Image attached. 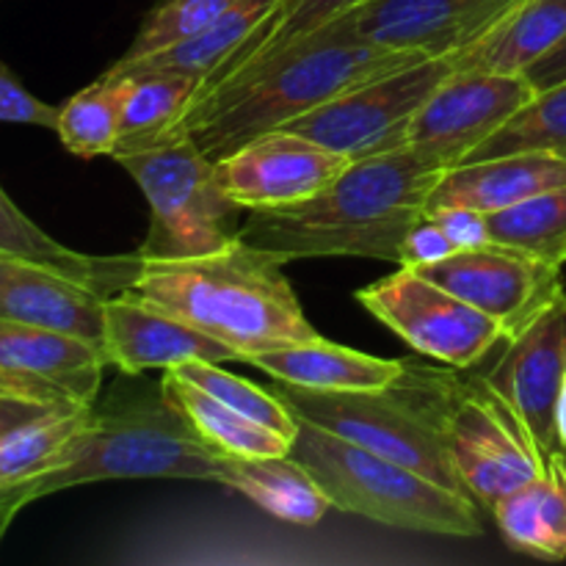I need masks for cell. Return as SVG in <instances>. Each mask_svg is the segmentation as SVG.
I'll use <instances>...</instances> for the list:
<instances>
[{
  "label": "cell",
  "instance_id": "1",
  "mask_svg": "<svg viewBox=\"0 0 566 566\" xmlns=\"http://www.w3.org/2000/svg\"><path fill=\"white\" fill-rule=\"evenodd\" d=\"M451 169L418 147L352 160L315 197L254 208L238 235L282 263L307 258H365L401 263L407 232L426 216L431 191Z\"/></svg>",
  "mask_w": 566,
  "mask_h": 566
},
{
  "label": "cell",
  "instance_id": "2",
  "mask_svg": "<svg viewBox=\"0 0 566 566\" xmlns=\"http://www.w3.org/2000/svg\"><path fill=\"white\" fill-rule=\"evenodd\" d=\"M423 59L431 55L363 42L329 22L221 83L216 92L182 111L166 136L182 133L210 160H219L260 133L291 125L359 83L376 81Z\"/></svg>",
  "mask_w": 566,
  "mask_h": 566
},
{
  "label": "cell",
  "instance_id": "3",
  "mask_svg": "<svg viewBox=\"0 0 566 566\" xmlns=\"http://www.w3.org/2000/svg\"><path fill=\"white\" fill-rule=\"evenodd\" d=\"M282 265L238 235L197 258H142L130 293L227 343L247 363L252 354L318 337Z\"/></svg>",
  "mask_w": 566,
  "mask_h": 566
},
{
  "label": "cell",
  "instance_id": "4",
  "mask_svg": "<svg viewBox=\"0 0 566 566\" xmlns=\"http://www.w3.org/2000/svg\"><path fill=\"white\" fill-rule=\"evenodd\" d=\"M390 392L440 437L464 492L484 512L545 470L547 457L525 420L475 368L407 359Z\"/></svg>",
  "mask_w": 566,
  "mask_h": 566
},
{
  "label": "cell",
  "instance_id": "5",
  "mask_svg": "<svg viewBox=\"0 0 566 566\" xmlns=\"http://www.w3.org/2000/svg\"><path fill=\"white\" fill-rule=\"evenodd\" d=\"M221 453L199 437L186 415L158 396H114L75 437L64 464L33 479L36 501L97 481H216Z\"/></svg>",
  "mask_w": 566,
  "mask_h": 566
},
{
  "label": "cell",
  "instance_id": "6",
  "mask_svg": "<svg viewBox=\"0 0 566 566\" xmlns=\"http://www.w3.org/2000/svg\"><path fill=\"white\" fill-rule=\"evenodd\" d=\"M291 457L313 473L332 509L390 528L437 536H481L479 503L437 484L401 462L354 446L321 426L298 420Z\"/></svg>",
  "mask_w": 566,
  "mask_h": 566
},
{
  "label": "cell",
  "instance_id": "7",
  "mask_svg": "<svg viewBox=\"0 0 566 566\" xmlns=\"http://www.w3.org/2000/svg\"><path fill=\"white\" fill-rule=\"evenodd\" d=\"M149 205V230L136 249L144 260H177L216 252L235 241L241 205L216 180V166L182 133L114 155Z\"/></svg>",
  "mask_w": 566,
  "mask_h": 566
},
{
  "label": "cell",
  "instance_id": "8",
  "mask_svg": "<svg viewBox=\"0 0 566 566\" xmlns=\"http://www.w3.org/2000/svg\"><path fill=\"white\" fill-rule=\"evenodd\" d=\"M457 72L453 55L415 61L403 70L359 83L329 103L298 116L285 130L313 138L321 147L348 160L407 147L409 122L446 77Z\"/></svg>",
  "mask_w": 566,
  "mask_h": 566
},
{
  "label": "cell",
  "instance_id": "9",
  "mask_svg": "<svg viewBox=\"0 0 566 566\" xmlns=\"http://www.w3.org/2000/svg\"><path fill=\"white\" fill-rule=\"evenodd\" d=\"M357 302L412 352L451 368H479L506 340L490 315L403 265L357 291Z\"/></svg>",
  "mask_w": 566,
  "mask_h": 566
},
{
  "label": "cell",
  "instance_id": "10",
  "mask_svg": "<svg viewBox=\"0 0 566 566\" xmlns=\"http://www.w3.org/2000/svg\"><path fill=\"white\" fill-rule=\"evenodd\" d=\"M276 396L298 420L321 426L354 446L401 462L437 484L468 495L442 448L440 437L403 407L390 390L381 392H315L276 381ZM470 497V495H468Z\"/></svg>",
  "mask_w": 566,
  "mask_h": 566
},
{
  "label": "cell",
  "instance_id": "11",
  "mask_svg": "<svg viewBox=\"0 0 566 566\" xmlns=\"http://www.w3.org/2000/svg\"><path fill=\"white\" fill-rule=\"evenodd\" d=\"M415 271L490 315L506 340L517 337L566 293L558 265L492 241Z\"/></svg>",
  "mask_w": 566,
  "mask_h": 566
},
{
  "label": "cell",
  "instance_id": "12",
  "mask_svg": "<svg viewBox=\"0 0 566 566\" xmlns=\"http://www.w3.org/2000/svg\"><path fill=\"white\" fill-rule=\"evenodd\" d=\"M536 97L525 75L457 70L409 122L407 144L459 166Z\"/></svg>",
  "mask_w": 566,
  "mask_h": 566
},
{
  "label": "cell",
  "instance_id": "13",
  "mask_svg": "<svg viewBox=\"0 0 566 566\" xmlns=\"http://www.w3.org/2000/svg\"><path fill=\"white\" fill-rule=\"evenodd\" d=\"M352 160L276 127L213 160L216 180L243 210L296 205L324 191Z\"/></svg>",
  "mask_w": 566,
  "mask_h": 566
},
{
  "label": "cell",
  "instance_id": "14",
  "mask_svg": "<svg viewBox=\"0 0 566 566\" xmlns=\"http://www.w3.org/2000/svg\"><path fill=\"white\" fill-rule=\"evenodd\" d=\"M523 0H368L332 25L392 50L457 55L490 33Z\"/></svg>",
  "mask_w": 566,
  "mask_h": 566
},
{
  "label": "cell",
  "instance_id": "15",
  "mask_svg": "<svg viewBox=\"0 0 566 566\" xmlns=\"http://www.w3.org/2000/svg\"><path fill=\"white\" fill-rule=\"evenodd\" d=\"M97 346L42 326L0 318V392L59 407H92L103 370Z\"/></svg>",
  "mask_w": 566,
  "mask_h": 566
},
{
  "label": "cell",
  "instance_id": "16",
  "mask_svg": "<svg viewBox=\"0 0 566 566\" xmlns=\"http://www.w3.org/2000/svg\"><path fill=\"white\" fill-rule=\"evenodd\" d=\"M490 385L525 420L545 457L558 451V398L566 379V293L517 337L503 340Z\"/></svg>",
  "mask_w": 566,
  "mask_h": 566
},
{
  "label": "cell",
  "instance_id": "17",
  "mask_svg": "<svg viewBox=\"0 0 566 566\" xmlns=\"http://www.w3.org/2000/svg\"><path fill=\"white\" fill-rule=\"evenodd\" d=\"M105 363L125 376L171 370L186 363H235L238 352L205 335L177 315L133 296L130 291L105 298Z\"/></svg>",
  "mask_w": 566,
  "mask_h": 566
},
{
  "label": "cell",
  "instance_id": "18",
  "mask_svg": "<svg viewBox=\"0 0 566 566\" xmlns=\"http://www.w3.org/2000/svg\"><path fill=\"white\" fill-rule=\"evenodd\" d=\"M566 186V158L545 149L497 155V158L459 164L442 175L431 191L426 213L437 208H473L497 213L534 193Z\"/></svg>",
  "mask_w": 566,
  "mask_h": 566
},
{
  "label": "cell",
  "instance_id": "19",
  "mask_svg": "<svg viewBox=\"0 0 566 566\" xmlns=\"http://www.w3.org/2000/svg\"><path fill=\"white\" fill-rule=\"evenodd\" d=\"M0 318L77 337L103 352L105 296L86 282L44 263H31L0 287Z\"/></svg>",
  "mask_w": 566,
  "mask_h": 566
},
{
  "label": "cell",
  "instance_id": "20",
  "mask_svg": "<svg viewBox=\"0 0 566 566\" xmlns=\"http://www.w3.org/2000/svg\"><path fill=\"white\" fill-rule=\"evenodd\" d=\"M247 363L269 374L274 381L315 392L390 390L392 381L407 368V359H385L354 352L348 346L324 340L321 335L313 340L252 354Z\"/></svg>",
  "mask_w": 566,
  "mask_h": 566
},
{
  "label": "cell",
  "instance_id": "21",
  "mask_svg": "<svg viewBox=\"0 0 566 566\" xmlns=\"http://www.w3.org/2000/svg\"><path fill=\"white\" fill-rule=\"evenodd\" d=\"M509 551L539 562L566 558V451L547 457L545 470L492 506Z\"/></svg>",
  "mask_w": 566,
  "mask_h": 566
},
{
  "label": "cell",
  "instance_id": "22",
  "mask_svg": "<svg viewBox=\"0 0 566 566\" xmlns=\"http://www.w3.org/2000/svg\"><path fill=\"white\" fill-rule=\"evenodd\" d=\"M216 484L241 492L280 523L315 525L332 509L329 495L321 490L307 468L291 453L282 457H224L221 453Z\"/></svg>",
  "mask_w": 566,
  "mask_h": 566
},
{
  "label": "cell",
  "instance_id": "23",
  "mask_svg": "<svg viewBox=\"0 0 566 566\" xmlns=\"http://www.w3.org/2000/svg\"><path fill=\"white\" fill-rule=\"evenodd\" d=\"M566 39V0H523L490 33L453 55L457 70L525 75Z\"/></svg>",
  "mask_w": 566,
  "mask_h": 566
},
{
  "label": "cell",
  "instance_id": "24",
  "mask_svg": "<svg viewBox=\"0 0 566 566\" xmlns=\"http://www.w3.org/2000/svg\"><path fill=\"white\" fill-rule=\"evenodd\" d=\"M0 252L20 254V258L36 260V263L53 265L75 280L86 282L105 298L116 293L130 291L142 271V254H81L66 249L64 243L53 241L44 230H39L20 208L9 199V193L0 186Z\"/></svg>",
  "mask_w": 566,
  "mask_h": 566
},
{
  "label": "cell",
  "instance_id": "25",
  "mask_svg": "<svg viewBox=\"0 0 566 566\" xmlns=\"http://www.w3.org/2000/svg\"><path fill=\"white\" fill-rule=\"evenodd\" d=\"M280 3L282 0H238L205 31L193 33V36L182 39V42L160 50V53L147 55V59L130 61V64H111L103 75L125 77L147 70H169L205 81L227 59H232V53L280 9Z\"/></svg>",
  "mask_w": 566,
  "mask_h": 566
},
{
  "label": "cell",
  "instance_id": "26",
  "mask_svg": "<svg viewBox=\"0 0 566 566\" xmlns=\"http://www.w3.org/2000/svg\"><path fill=\"white\" fill-rule=\"evenodd\" d=\"M160 390H164L166 401L171 407H177L186 415V420L199 431V437L219 453H224V457L249 459L291 453V440L287 437L276 434L269 426L254 423V420L238 415L235 409L224 407L210 392H205L202 387L188 381L177 370H164Z\"/></svg>",
  "mask_w": 566,
  "mask_h": 566
},
{
  "label": "cell",
  "instance_id": "27",
  "mask_svg": "<svg viewBox=\"0 0 566 566\" xmlns=\"http://www.w3.org/2000/svg\"><path fill=\"white\" fill-rule=\"evenodd\" d=\"M368 0H282L280 9L241 44V48L232 53V59H227L213 75H208L205 81L197 83L193 88V97L186 108H191L193 103H199L202 97H208L210 92L227 83L230 77L241 75V72L252 70L260 61L271 59L274 53H280L282 48H287L291 42L310 36V33L321 31L329 22L340 20L348 11L359 9Z\"/></svg>",
  "mask_w": 566,
  "mask_h": 566
},
{
  "label": "cell",
  "instance_id": "28",
  "mask_svg": "<svg viewBox=\"0 0 566 566\" xmlns=\"http://www.w3.org/2000/svg\"><path fill=\"white\" fill-rule=\"evenodd\" d=\"M197 83V77L169 70L122 77V133L111 158L164 138L191 103Z\"/></svg>",
  "mask_w": 566,
  "mask_h": 566
},
{
  "label": "cell",
  "instance_id": "29",
  "mask_svg": "<svg viewBox=\"0 0 566 566\" xmlns=\"http://www.w3.org/2000/svg\"><path fill=\"white\" fill-rule=\"evenodd\" d=\"M92 420V407H66L22 426L0 442V486L33 481L61 468L72 442Z\"/></svg>",
  "mask_w": 566,
  "mask_h": 566
},
{
  "label": "cell",
  "instance_id": "30",
  "mask_svg": "<svg viewBox=\"0 0 566 566\" xmlns=\"http://www.w3.org/2000/svg\"><path fill=\"white\" fill-rule=\"evenodd\" d=\"M486 219L492 243L520 249L558 269L566 263V186L534 193Z\"/></svg>",
  "mask_w": 566,
  "mask_h": 566
},
{
  "label": "cell",
  "instance_id": "31",
  "mask_svg": "<svg viewBox=\"0 0 566 566\" xmlns=\"http://www.w3.org/2000/svg\"><path fill=\"white\" fill-rule=\"evenodd\" d=\"M61 144L77 158L111 155L122 133V77H105L66 99L55 122Z\"/></svg>",
  "mask_w": 566,
  "mask_h": 566
},
{
  "label": "cell",
  "instance_id": "32",
  "mask_svg": "<svg viewBox=\"0 0 566 566\" xmlns=\"http://www.w3.org/2000/svg\"><path fill=\"white\" fill-rule=\"evenodd\" d=\"M545 149L566 158V81L536 92L523 111L512 116L492 138L475 147L462 164L497 158V155Z\"/></svg>",
  "mask_w": 566,
  "mask_h": 566
},
{
  "label": "cell",
  "instance_id": "33",
  "mask_svg": "<svg viewBox=\"0 0 566 566\" xmlns=\"http://www.w3.org/2000/svg\"><path fill=\"white\" fill-rule=\"evenodd\" d=\"M177 370L180 376H186L188 381H193L197 387H202L205 392L221 401L224 407L235 409L243 418L254 420L260 426H269L276 434L287 437L293 442L298 431V418L287 409V403L282 401L276 392H269L265 387L254 385V381L241 379V376L230 374V370L219 368V363H186Z\"/></svg>",
  "mask_w": 566,
  "mask_h": 566
},
{
  "label": "cell",
  "instance_id": "34",
  "mask_svg": "<svg viewBox=\"0 0 566 566\" xmlns=\"http://www.w3.org/2000/svg\"><path fill=\"white\" fill-rule=\"evenodd\" d=\"M238 0H158L144 14L142 28L133 36L130 48L114 64H130V61L147 59V55L182 42V39L213 25Z\"/></svg>",
  "mask_w": 566,
  "mask_h": 566
},
{
  "label": "cell",
  "instance_id": "35",
  "mask_svg": "<svg viewBox=\"0 0 566 566\" xmlns=\"http://www.w3.org/2000/svg\"><path fill=\"white\" fill-rule=\"evenodd\" d=\"M0 122L50 127V130H55L59 122V108L33 97L3 61H0Z\"/></svg>",
  "mask_w": 566,
  "mask_h": 566
},
{
  "label": "cell",
  "instance_id": "36",
  "mask_svg": "<svg viewBox=\"0 0 566 566\" xmlns=\"http://www.w3.org/2000/svg\"><path fill=\"white\" fill-rule=\"evenodd\" d=\"M453 252H457V247H453L451 238L442 232V227L437 224L431 216H423V219L407 232L401 263L398 265H403V269H423V265L440 263V260L451 258Z\"/></svg>",
  "mask_w": 566,
  "mask_h": 566
},
{
  "label": "cell",
  "instance_id": "37",
  "mask_svg": "<svg viewBox=\"0 0 566 566\" xmlns=\"http://www.w3.org/2000/svg\"><path fill=\"white\" fill-rule=\"evenodd\" d=\"M431 219L442 227L457 252H468V249H481L490 243V219L486 213L473 208H437L431 210Z\"/></svg>",
  "mask_w": 566,
  "mask_h": 566
},
{
  "label": "cell",
  "instance_id": "38",
  "mask_svg": "<svg viewBox=\"0 0 566 566\" xmlns=\"http://www.w3.org/2000/svg\"><path fill=\"white\" fill-rule=\"evenodd\" d=\"M55 409H66V407H59V403L31 401V398H20V396H3V392H0V442L9 440V437L14 434V431H20L22 426L55 412Z\"/></svg>",
  "mask_w": 566,
  "mask_h": 566
},
{
  "label": "cell",
  "instance_id": "39",
  "mask_svg": "<svg viewBox=\"0 0 566 566\" xmlns=\"http://www.w3.org/2000/svg\"><path fill=\"white\" fill-rule=\"evenodd\" d=\"M525 77H528L531 86H534L536 92H545V88L556 86V83H564L566 81V39L558 44V48H553L545 59L536 61V64L525 72Z\"/></svg>",
  "mask_w": 566,
  "mask_h": 566
},
{
  "label": "cell",
  "instance_id": "40",
  "mask_svg": "<svg viewBox=\"0 0 566 566\" xmlns=\"http://www.w3.org/2000/svg\"><path fill=\"white\" fill-rule=\"evenodd\" d=\"M36 501V492H33V481H20V484H3L0 486V542H3L6 531L14 523L17 514L28 506V503Z\"/></svg>",
  "mask_w": 566,
  "mask_h": 566
},
{
  "label": "cell",
  "instance_id": "41",
  "mask_svg": "<svg viewBox=\"0 0 566 566\" xmlns=\"http://www.w3.org/2000/svg\"><path fill=\"white\" fill-rule=\"evenodd\" d=\"M31 263H36V260L20 258V254H11V252H0V287H3L9 280H14V276L20 274L22 269H28Z\"/></svg>",
  "mask_w": 566,
  "mask_h": 566
},
{
  "label": "cell",
  "instance_id": "42",
  "mask_svg": "<svg viewBox=\"0 0 566 566\" xmlns=\"http://www.w3.org/2000/svg\"><path fill=\"white\" fill-rule=\"evenodd\" d=\"M558 446L566 451V379H564V390H562V398H558Z\"/></svg>",
  "mask_w": 566,
  "mask_h": 566
}]
</instances>
